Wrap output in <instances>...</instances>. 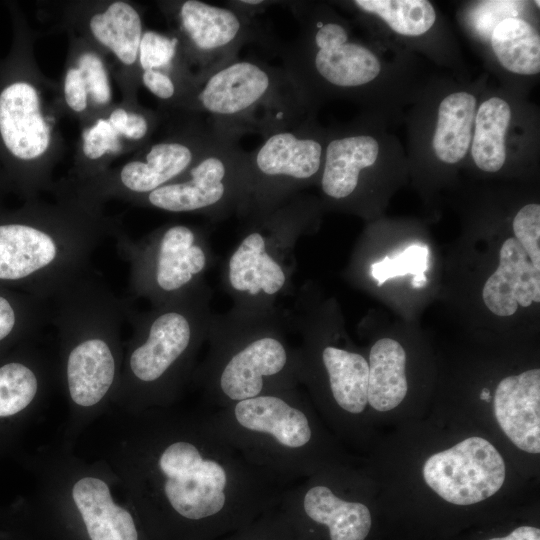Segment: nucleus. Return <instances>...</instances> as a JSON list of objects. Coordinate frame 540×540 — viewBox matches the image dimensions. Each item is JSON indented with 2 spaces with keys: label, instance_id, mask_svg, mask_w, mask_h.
<instances>
[{
  "label": "nucleus",
  "instance_id": "nucleus-1",
  "mask_svg": "<svg viewBox=\"0 0 540 540\" xmlns=\"http://www.w3.org/2000/svg\"><path fill=\"white\" fill-rule=\"evenodd\" d=\"M120 414L102 459L156 540H218L278 507L289 486L248 460L206 410Z\"/></svg>",
  "mask_w": 540,
  "mask_h": 540
},
{
  "label": "nucleus",
  "instance_id": "nucleus-2",
  "mask_svg": "<svg viewBox=\"0 0 540 540\" xmlns=\"http://www.w3.org/2000/svg\"><path fill=\"white\" fill-rule=\"evenodd\" d=\"M190 108L211 119V127L242 137L266 134L309 116L312 106L282 67L236 57L185 90Z\"/></svg>",
  "mask_w": 540,
  "mask_h": 540
},
{
  "label": "nucleus",
  "instance_id": "nucleus-3",
  "mask_svg": "<svg viewBox=\"0 0 540 540\" xmlns=\"http://www.w3.org/2000/svg\"><path fill=\"white\" fill-rule=\"evenodd\" d=\"M295 390L280 387L216 410L213 424L252 463L291 485L307 474L314 429Z\"/></svg>",
  "mask_w": 540,
  "mask_h": 540
},
{
  "label": "nucleus",
  "instance_id": "nucleus-4",
  "mask_svg": "<svg viewBox=\"0 0 540 540\" xmlns=\"http://www.w3.org/2000/svg\"><path fill=\"white\" fill-rule=\"evenodd\" d=\"M299 25L298 35L279 49L282 67L312 106L318 95L352 93L381 72L377 56L350 40L347 26L325 7L284 1Z\"/></svg>",
  "mask_w": 540,
  "mask_h": 540
},
{
  "label": "nucleus",
  "instance_id": "nucleus-5",
  "mask_svg": "<svg viewBox=\"0 0 540 540\" xmlns=\"http://www.w3.org/2000/svg\"><path fill=\"white\" fill-rule=\"evenodd\" d=\"M193 329L185 314H159L146 335L131 343L123 356L112 406L123 414L172 406L193 351Z\"/></svg>",
  "mask_w": 540,
  "mask_h": 540
},
{
  "label": "nucleus",
  "instance_id": "nucleus-6",
  "mask_svg": "<svg viewBox=\"0 0 540 540\" xmlns=\"http://www.w3.org/2000/svg\"><path fill=\"white\" fill-rule=\"evenodd\" d=\"M327 138L310 115L262 137L248 152V196L262 212L321 173Z\"/></svg>",
  "mask_w": 540,
  "mask_h": 540
},
{
  "label": "nucleus",
  "instance_id": "nucleus-7",
  "mask_svg": "<svg viewBox=\"0 0 540 540\" xmlns=\"http://www.w3.org/2000/svg\"><path fill=\"white\" fill-rule=\"evenodd\" d=\"M123 355L108 333L89 330L67 340L62 354V376L68 402L63 443L77 437L108 407L117 392Z\"/></svg>",
  "mask_w": 540,
  "mask_h": 540
},
{
  "label": "nucleus",
  "instance_id": "nucleus-8",
  "mask_svg": "<svg viewBox=\"0 0 540 540\" xmlns=\"http://www.w3.org/2000/svg\"><path fill=\"white\" fill-rule=\"evenodd\" d=\"M241 137L220 133L181 181L170 182L147 196L148 202L169 212H205L244 204L248 196V152Z\"/></svg>",
  "mask_w": 540,
  "mask_h": 540
},
{
  "label": "nucleus",
  "instance_id": "nucleus-9",
  "mask_svg": "<svg viewBox=\"0 0 540 540\" xmlns=\"http://www.w3.org/2000/svg\"><path fill=\"white\" fill-rule=\"evenodd\" d=\"M187 54L197 64L199 79L239 56L247 44L275 46L267 29L256 18L229 6L185 0L176 8Z\"/></svg>",
  "mask_w": 540,
  "mask_h": 540
},
{
  "label": "nucleus",
  "instance_id": "nucleus-10",
  "mask_svg": "<svg viewBox=\"0 0 540 540\" xmlns=\"http://www.w3.org/2000/svg\"><path fill=\"white\" fill-rule=\"evenodd\" d=\"M422 474L426 484L445 501L471 505L494 495L505 480V463L486 439L469 437L431 455Z\"/></svg>",
  "mask_w": 540,
  "mask_h": 540
},
{
  "label": "nucleus",
  "instance_id": "nucleus-11",
  "mask_svg": "<svg viewBox=\"0 0 540 540\" xmlns=\"http://www.w3.org/2000/svg\"><path fill=\"white\" fill-rule=\"evenodd\" d=\"M278 508L301 540L316 529H324L328 540H365L372 525L368 507L337 495L324 484L289 485Z\"/></svg>",
  "mask_w": 540,
  "mask_h": 540
},
{
  "label": "nucleus",
  "instance_id": "nucleus-12",
  "mask_svg": "<svg viewBox=\"0 0 540 540\" xmlns=\"http://www.w3.org/2000/svg\"><path fill=\"white\" fill-rule=\"evenodd\" d=\"M288 365V350L280 339L264 335L250 340L221 363L211 392L215 407L209 410L285 387L276 382Z\"/></svg>",
  "mask_w": 540,
  "mask_h": 540
},
{
  "label": "nucleus",
  "instance_id": "nucleus-13",
  "mask_svg": "<svg viewBox=\"0 0 540 540\" xmlns=\"http://www.w3.org/2000/svg\"><path fill=\"white\" fill-rule=\"evenodd\" d=\"M495 417L519 449L540 452V369L503 378L494 396Z\"/></svg>",
  "mask_w": 540,
  "mask_h": 540
},
{
  "label": "nucleus",
  "instance_id": "nucleus-14",
  "mask_svg": "<svg viewBox=\"0 0 540 540\" xmlns=\"http://www.w3.org/2000/svg\"><path fill=\"white\" fill-rule=\"evenodd\" d=\"M222 133L213 127L187 139L152 145L145 160L128 162L121 170L122 184L135 193H150L184 174Z\"/></svg>",
  "mask_w": 540,
  "mask_h": 540
},
{
  "label": "nucleus",
  "instance_id": "nucleus-15",
  "mask_svg": "<svg viewBox=\"0 0 540 540\" xmlns=\"http://www.w3.org/2000/svg\"><path fill=\"white\" fill-rule=\"evenodd\" d=\"M482 299L487 309L499 317L512 316L519 306L527 308L540 302V270L532 265L514 237L502 243L498 267L486 280Z\"/></svg>",
  "mask_w": 540,
  "mask_h": 540
},
{
  "label": "nucleus",
  "instance_id": "nucleus-16",
  "mask_svg": "<svg viewBox=\"0 0 540 540\" xmlns=\"http://www.w3.org/2000/svg\"><path fill=\"white\" fill-rule=\"evenodd\" d=\"M0 134L7 149L19 159L38 158L49 147L50 129L31 84L16 82L1 92Z\"/></svg>",
  "mask_w": 540,
  "mask_h": 540
},
{
  "label": "nucleus",
  "instance_id": "nucleus-17",
  "mask_svg": "<svg viewBox=\"0 0 540 540\" xmlns=\"http://www.w3.org/2000/svg\"><path fill=\"white\" fill-rule=\"evenodd\" d=\"M379 151L378 140L361 131L327 138L320 178L323 193L334 200L352 196L363 171L377 162Z\"/></svg>",
  "mask_w": 540,
  "mask_h": 540
},
{
  "label": "nucleus",
  "instance_id": "nucleus-18",
  "mask_svg": "<svg viewBox=\"0 0 540 540\" xmlns=\"http://www.w3.org/2000/svg\"><path fill=\"white\" fill-rule=\"evenodd\" d=\"M65 247L52 233L25 224L0 225V279L19 280L54 269Z\"/></svg>",
  "mask_w": 540,
  "mask_h": 540
},
{
  "label": "nucleus",
  "instance_id": "nucleus-19",
  "mask_svg": "<svg viewBox=\"0 0 540 540\" xmlns=\"http://www.w3.org/2000/svg\"><path fill=\"white\" fill-rule=\"evenodd\" d=\"M228 278L236 291L251 295H273L286 281L283 268L269 255L263 234L256 230L242 239L230 257Z\"/></svg>",
  "mask_w": 540,
  "mask_h": 540
},
{
  "label": "nucleus",
  "instance_id": "nucleus-20",
  "mask_svg": "<svg viewBox=\"0 0 540 540\" xmlns=\"http://www.w3.org/2000/svg\"><path fill=\"white\" fill-rule=\"evenodd\" d=\"M205 265V252L196 243L190 227L174 225L163 233L155 264V281L161 290L174 292L181 289L202 272Z\"/></svg>",
  "mask_w": 540,
  "mask_h": 540
},
{
  "label": "nucleus",
  "instance_id": "nucleus-21",
  "mask_svg": "<svg viewBox=\"0 0 540 540\" xmlns=\"http://www.w3.org/2000/svg\"><path fill=\"white\" fill-rule=\"evenodd\" d=\"M368 366V404L380 412L394 409L408 390L404 348L394 339H379L371 347Z\"/></svg>",
  "mask_w": 540,
  "mask_h": 540
},
{
  "label": "nucleus",
  "instance_id": "nucleus-22",
  "mask_svg": "<svg viewBox=\"0 0 540 540\" xmlns=\"http://www.w3.org/2000/svg\"><path fill=\"white\" fill-rule=\"evenodd\" d=\"M476 112L475 96L465 91L451 93L441 101L432 139L434 153L440 161L456 164L467 155Z\"/></svg>",
  "mask_w": 540,
  "mask_h": 540
},
{
  "label": "nucleus",
  "instance_id": "nucleus-23",
  "mask_svg": "<svg viewBox=\"0 0 540 540\" xmlns=\"http://www.w3.org/2000/svg\"><path fill=\"white\" fill-rule=\"evenodd\" d=\"M332 397L342 410L360 414L368 404L367 360L360 354L326 346L321 354Z\"/></svg>",
  "mask_w": 540,
  "mask_h": 540
},
{
  "label": "nucleus",
  "instance_id": "nucleus-24",
  "mask_svg": "<svg viewBox=\"0 0 540 540\" xmlns=\"http://www.w3.org/2000/svg\"><path fill=\"white\" fill-rule=\"evenodd\" d=\"M512 117L508 102L500 97L483 101L477 109L471 155L484 172H498L506 160L505 134Z\"/></svg>",
  "mask_w": 540,
  "mask_h": 540
},
{
  "label": "nucleus",
  "instance_id": "nucleus-25",
  "mask_svg": "<svg viewBox=\"0 0 540 540\" xmlns=\"http://www.w3.org/2000/svg\"><path fill=\"white\" fill-rule=\"evenodd\" d=\"M491 46L506 70L519 75L540 72V37L529 22L512 17L501 20L493 29Z\"/></svg>",
  "mask_w": 540,
  "mask_h": 540
},
{
  "label": "nucleus",
  "instance_id": "nucleus-26",
  "mask_svg": "<svg viewBox=\"0 0 540 540\" xmlns=\"http://www.w3.org/2000/svg\"><path fill=\"white\" fill-rule=\"evenodd\" d=\"M90 30L122 63L129 66L138 59L143 35L142 21L137 10L130 4L113 2L104 12L91 18Z\"/></svg>",
  "mask_w": 540,
  "mask_h": 540
},
{
  "label": "nucleus",
  "instance_id": "nucleus-27",
  "mask_svg": "<svg viewBox=\"0 0 540 540\" xmlns=\"http://www.w3.org/2000/svg\"><path fill=\"white\" fill-rule=\"evenodd\" d=\"M46 372L22 362L0 366V419L13 418L34 409L47 391Z\"/></svg>",
  "mask_w": 540,
  "mask_h": 540
},
{
  "label": "nucleus",
  "instance_id": "nucleus-28",
  "mask_svg": "<svg viewBox=\"0 0 540 540\" xmlns=\"http://www.w3.org/2000/svg\"><path fill=\"white\" fill-rule=\"evenodd\" d=\"M351 5L378 16L394 32L404 36L422 35L436 20L434 7L426 0H355Z\"/></svg>",
  "mask_w": 540,
  "mask_h": 540
},
{
  "label": "nucleus",
  "instance_id": "nucleus-29",
  "mask_svg": "<svg viewBox=\"0 0 540 540\" xmlns=\"http://www.w3.org/2000/svg\"><path fill=\"white\" fill-rule=\"evenodd\" d=\"M180 40L177 36H167L155 31L143 33L138 59L143 70H158L173 78L171 72L178 56Z\"/></svg>",
  "mask_w": 540,
  "mask_h": 540
},
{
  "label": "nucleus",
  "instance_id": "nucleus-30",
  "mask_svg": "<svg viewBox=\"0 0 540 540\" xmlns=\"http://www.w3.org/2000/svg\"><path fill=\"white\" fill-rule=\"evenodd\" d=\"M428 251L424 246L412 245L394 259L386 257L371 266L372 276L382 285L388 278L412 273L415 275L413 287H422L425 282V270Z\"/></svg>",
  "mask_w": 540,
  "mask_h": 540
},
{
  "label": "nucleus",
  "instance_id": "nucleus-31",
  "mask_svg": "<svg viewBox=\"0 0 540 540\" xmlns=\"http://www.w3.org/2000/svg\"><path fill=\"white\" fill-rule=\"evenodd\" d=\"M218 540H298L294 530L278 507L248 526Z\"/></svg>",
  "mask_w": 540,
  "mask_h": 540
},
{
  "label": "nucleus",
  "instance_id": "nucleus-32",
  "mask_svg": "<svg viewBox=\"0 0 540 540\" xmlns=\"http://www.w3.org/2000/svg\"><path fill=\"white\" fill-rule=\"evenodd\" d=\"M514 238L526 252L532 265L540 270V205H524L512 221Z\"/></svg>",
  "mask_w": 540,
  "mask_h": 540
},
{
  "label": "nucleus",
  "instance_id": "nucleus-33",
  "mask_svg": "<svg viewBox=\"0 0 540 540\" xmlns=\"http://www.w3.org/2000/svg\"><path fill=\"white\" fill-rule=\"evenodd\" d=\"M78 70L92 100L97 104L109 102L111 92L108 75L101 59L94 53H83L78 58Z\"/></svg>",
  "mask_w": 540,
  "mask_h": 540
},
{
  "label": "nucleus",
  "instance_id": "nucleus-34",
  "mask_svg": "<svg viewBox=\"0 0 540 540\" xmlns=\"http://www.w3.org/2000/svg\"><path fill=\"white\" fill-rule=\"evenodd\" d=\"M118 133L108 120L99 119L83 133V152L89 159H98L120 148Z\"/></svg>",
  "mask_w": 540,
  "mask_h": 540
},
{
  "label": "nucleus",
  "instance_id": "nucleus-35",
  "mask_svg": "<svg viewBox=\"0 0 540 540\" xmlns=\"http://www.w3.org/2000/svg\"><path fill=\"white\" fill-rule=\"evenodd\" d=\"M64 95L66 103L73 111L81 112L86 108L88 93L78 68H71L66 73Z\"/></svg>",
  "mask_w": 540,
  "mask_h": 540
},
{
  "label": "nucleus",
  "instance_id": "nucleus-36",
  "mask_svg": "<svg viewBox=\"0 0 540 540\" xmlns=\"http://www.w3.org/2000/svg\"><path fill=\"white\" fill-rule=\"evenodd\" d=\"M144 86L161 100H171L178 93V85L174 78L158 70H143Z\"/></svg>",
  "mask_w": 540,
  "mask_h": 540
},
{
  "label": "nucleus",
  "instance_id": "nucleus-37",
  "mask_svg": "<svg viewBox=\"0 0 540 540\" xmlns=\"http://www.w3.org/2000/svg\"><path fill=\"white\" fill-rule=\"evenodd\" d=\"M282 2L270 0H231L226 1V5L244 15L256 18L258 14L264 12L267 8L272 5L281 4Z\"/></svg>",
  "mask_w": 540,
  "mask_h": 540
},
{
  "label": "nucleus",
  "instance_id": "nucleus-38",
  "mask_svg": "<svg viewBox=\"0 0 540 540\" xmlns=\"http://www.w3.org/2000/svg\"><path fill=\"white\" fill-rule=\"evenodd\" d=\"M148 119L139 113H129L127 122L122 130V135L130 140H142L149 131Z\"/></svg>",
  "mask_w": 540,
  "mask_h": 540
},
{
  "label": "nucleus",
  "instance_id": "nucleus-39",
  "mask_svg": "<svg viewBox=\"0 0 540 540\" xmlns=\"http://www.w3.org/2000/svg\"><path fill=\"white\" fill-rule=\"evenodd\" d=\"M15 321L16 316L12 305L6 298L0 296V341L12 332Z\"/></svg>",
  "mask_w": 540,
  "mask_h": 540
},
{
  "label": "nucleus",
  "instance_id": "nucleus-40",
  "mask_svg": "<svg viewBox=\"0 0 540 540\" xmlns=\"http://www.w3.org/2000/svg\"><path fill=\"white\" fill-rule=\"evenodd\" d=\"M489 540H540V529L532 526H521L505 537H496Z\"/></svg>",
  "mask_w": 540,
  "mask_h": 540
},
{
  "label": "nucleus",
  "instance_id": "nucleus-41",
  "mask_svg": "<svg viewBox=\"0 0 540 540\" xmlns=\"http://www.w3.org/2000/svg\"><path fill=\"white\" fill-rule=\"evenodd\" d=\"M128 112L122 108H117L112 111L109 116V123L115 129V131L120 135L128 119Z\"/></svg>",
  "mask_w": 540,
  "mask_h": 540
},
{
  "label": "nucleus",
  "instance_id": "nucleus-42",
  "mask_svg": "<svg viewBox=\"0 0 540 540\" xmlns=\"http://www.w3.org/2000/svg\"><path fill=\"white\" fill-rule=\"evenodd\" d=\"M481 399H483V400H485V401H489V400H490V393H489V390L483 389V391L481 392Z\"/></svg>",
  "mask_w": 540,
  "mask_h": 540
}]
</instances>
